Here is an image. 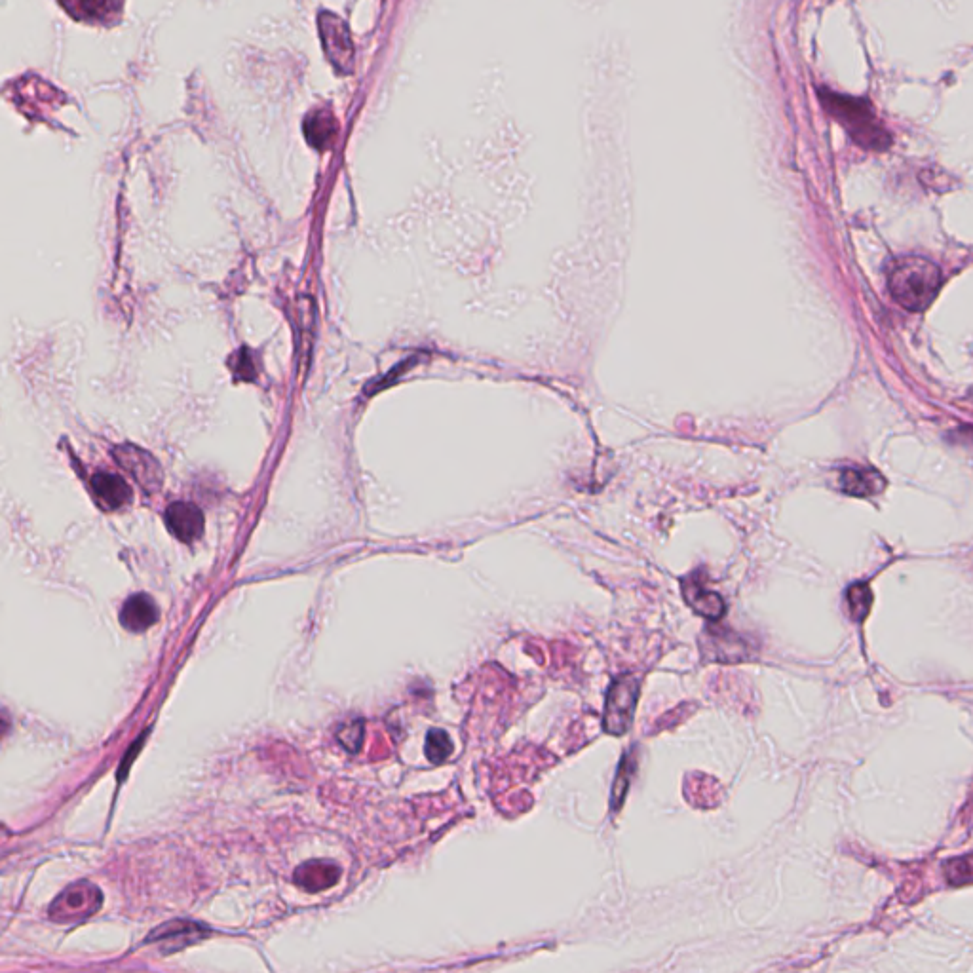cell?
<instances>
[{"mask_svg": "<svg viewBox=\"0 0 973 973\" xmlns=\"http://www.w3.org/2000/svg\"><path fill=\"white\" fill-rule=\"evenodd\" d=\"M888 287L903 308L922 312L934 303L941 289V270L924 257L907 255L892 263L888 270Z\"/></svg>", "mask_w": 973, "mask_h": 973, "instance_id": "cell-1", "label": "cell"}, {"mask_svg": "<svg viewBox=\"0 0 973 973\" xmlns=\"http://www.w3.org/2000/svg\"><path fill=\"white\" fill-rule=\"evenodd\" d=\"M158 616L160 614L153 597H149L147 593H137L124 603L120 611V624L128 631L141 633L154 626L158 622Z\"/></svg>", "mask_w": 973, "mask_h": 973, "instance_id": "cell-9", "label": "cell"}, {"mask_svg": "<svg viewBox=\"0 0 973 973\" xmlns=\"http://www.w3.org/2000/svg\"><path fill=\"white\" fill-rule=\"evenodd\" d=\"M339 877H341V869L337 863L331 861H308L295 873L297 884L308 892H320L325 888H331Z\"/></svg>", "mask_w": 973, "mask_h": 973, "instance_id": "cell-10", "label": "cell"}, {"mask_svg": "<svg viewBox=\"0 0 973 973\" xmlns=\"http://www.w3.org/2000/svg\"><path fill=\"white\" fill-rule=\"evenodd\" d=\"M848 599H850V609H852V614L856 618H861L863 614L869 612V607H871V592L867 586L859 584V586H854L850 593H848Z\"/></svg>", "mask_w": 973, "mask_h": 973, "instance_id": "cell-18", "label": "cell"}, {"mask_svg": "<svg viewBox=\"0 0 973 973\" xmlns=\"http://www.w3.org/2000/svg\"><path fill=\"white\" fill-rule=\"evenodd\" d=\"M337 130H339L337 120H335L333 113L327 111V109H318V111L306 116V141L318 151H325V149L331 147V143L337 137Z\"/></svg>", "mask_w": 973, "mask_h": 973, "instance_id": "cell-12", "label": "cell"}, {"mask_svg": "<svg viewBox=\"0 0 973 973\" xmlns=\"http://www.w3.org/2000/svg\"><path fill=\"white\" fill-rule=\"evenodd\" d=\"M115 457L135 479H139V483L145 489L153 491L160 485V468H158L156 460L149 453H145L143 449L124 445V447L116 449Z\"/></svg>", "mask_w": 973, "mask_h": 973, "instance_id": "cell-7", "label": "cell"}, {"mask_svg": "<svg viewBox=\"0 0 973 973\" xmlns=\"http://www.w3.org/2000/svg\"><path fill=\"white\" fill-rule=\"evenodd\" d=\"M820 101L825 111L835 116L844 130L858 143L861 149L882 153L890 147V134L878 124L877 116L869 101L856 97L839 96L831 90H820Z\"/></svg>", "mask_w": 973, "mask_h": 973, "instance_id": "cell-2", "label": "cell"}, {"mask_svg": "<svg viewBox=\"0 0 973 973\" xmlns=\"http://www.w3.org/2000/svg\"><path fill=\"white\" fill-rule=\"evenodd\" d=\"M61 6L78 21L113 23L122 14L124 0H59Z\"/></svg>", "mask_w": 973, "mask_h": 973, "instance_id": "cell-8", "label": "cell"}, {"mask_svg": "<svg viewBox=\"0 0 973 973\" xmlns=\"http://www.w3.org/2000/svg\"><path fill=\"white\" fill-rule=\"evenodd\" d=\"M92 489L107 510H118L132 498L130 485L115 474H96L92 479Z\"/></svg>", "mask_w": 973, "mask_h": 973, "instance_id": "cell-11", "label": "cell"}, {"mask_svg": "<svg viewBox=\"0 0 973 973\" xmlns=\"http://www.w3.org/2000/svg\"><path fill=\"white\" fill-rule=\"evenodd\" d=\"M637 698H639V685L633 677H620L618 681L612 683L611 690L607 694L605 719H603V725L609 734L622 736L630 730Z\"/></svg>", "mask_w": 973, "mask_h": 973, "instance_id": "cell-3", "label": "cell"}, {"mask_svg": "<svg viewBox=\"0 0 973 973\" xmlns=\"http://www.w3.org/2000/svg\"><path fill=\"white\" fill-rule=\"evenodd\" d=\"M318 23L327 58L341 73H350L354 63V46L346 23L329 12H324Z\"/></svg>", "mask_w": 973, "mask_h": 973, "instance_id": "cell-4", "label": "cell"}, {"mask_svg": "<svg viewBox=\"0 0 973 973\" xmlns=\"http://www.w3.org/2000/svg\"><path fill=\"white\" fill-rule=\"evenodd\" d=\"M99 905H101V894L96 886L77 884L71 886L63 896H59L52 907V916L63 922L84 918V916L94 915Z\"/></svg>", "mask_w": 973, "mask_h": 973, "instance_id": "cell-5", "label": "cell"}, {"mask_svg": "<svg viewBox=\"0 0 973 973\" xmlns=\"http://www.w3.org/2000/svg\"><path fill=\"white\" fill-rule=\"evenodd\" d=\"M683 592H685V599L688 601V605L706 616L709 620H719L723 614H725V601L717 595L715 592H709L706 590L702 584H698L696 580H688L683 584Z\"/></svg>", "mask_w": 973, "mask_h": 973, "instance_id": "cell-13", "label": "cell"}, {"mask_svg": "<svg viewBox=\"0 0 973 973\" xmlns=\"http://www.w3.org/2000/svg\"><path fill=\"white\" fill-rule=\"evenodd\" d=\"M842 491L852 497H873L884 489V477L875 470H848L842 474Z\"/></svg>", "mask_w": 973, "mask_h": 973, "instance_id": "cell-14", "label": "cell"}, {"mask_svg": "<svg viewBox=\"0 0 973 973\" xmlns=\"http://www.w3.org/2000/svg\"><path fill=\"white\" fill-rule=\"evenodd\" d=\"M947 878L953 884H968L973 882V856L954 859L947 867Z\"/></svg>", "mask_w": 973, "mask_h": 973, "instance_id": "cell-17", "label": "cell"}, {"mask_svg": "<svg viewBox=\"0 0 973 973\" xmlns=\"http://www.w3.org/2000/svg\"><path fill=\"white\" fill-rule=\"evenodd\" d=\"M166 523L175 538L191 544L204 533V514L191 502H173L166 510Z\"/></svg>", "mask_w": 973, "mask_h": 973, "instance_id": "cell-6", "label": "cell"}, {"mask_svg": "<svg viewBox=\"0 0 973 973\" xmlns=\"http://www.w3.org/2000/svg\"><path fill=\"white\" fill-rule=\"evenodd\" d=\"M453 753V744H451V738L447 736V732L443 730H430L428 736H426V757L428 761L432 763H443L449 755Z\"/></svg>", "mask_w": 973, "mask_h": 973, "instance_id": "cell-15", "label": "cell"}, {"mask_svg": "<svg viewBox=\"0 0 973 973\" xmlns=\"http://www.w3.org/2000/svg\"><path fill=\"white\" fill-rule=\"evenodd\" d=\"M633 766H635V761L630 755L624 757V761L620 763V768H618V776H616V782H614V787H612V808L614 810H620L622 802H624V797L628 793V787H630L631 774H633Z\"/></svg>", "mask_w": 973, "mask_h": 973, "instance_id": "cell-16", "label": "cell"}]
</instances>
